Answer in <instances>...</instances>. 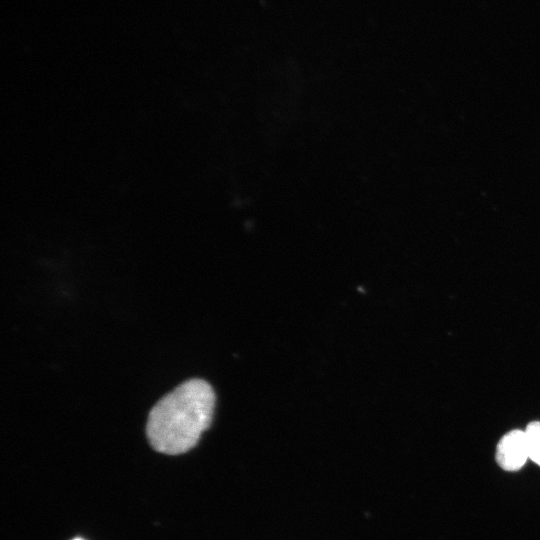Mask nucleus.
<instances>
[{"label":"nucleus","instance_id":"nucleus-1","mask_svg":"<svg viewBox=\"0 0 540 540\" xmlns=\"http://www.w3.org/2000/svg\"><path fill=\"white\" fill-rule=\"evenodd\" d=\"M215 393L202 379L187 380L150 410L146 434L156 451L178 455L192 449L211 424Z\"/></svg>","mask_w":540,"mask_h":540},{"label":"nucleus","instance_id":"nucleus-2","mask_svg":"<svg viewBox=\"0 0 540 540\" xmlns=\"http://www.w3.org/2000/svg\"><path fill=\"white\" fill-rule=\"evenodd\" d=\"M528 458L524 431L515 429L500 439L497 445L496 460L503 470L517 471L523 467Z\"/></svg>","mask_w":540,"mask_h":540},{"label":"nucleus","instance_id":"nucleus-3","mask_svg":"<svg viewBox=\"0 0 540 540\" xmlns=\"http://www.w3.org/2000/svg\"><path fill=\"white\" fill-rule=\"evenodd\" d=\"M524 432L529 459L540 466V422L529 423Z\"/></svg>","mask_w":540,"mask_h":540},{"label":"nucleus","instance_id":"nucleus-4","mask_svg":"<svg viewBox=\"0 0 540 540\" xmlns=\"http://www.w3.org/2000/svg\"><path fill=\"white\" fill-rule=\"evenodd\" d=\"M73 540H84V539H82V538H75V539H73Z\"/></svg>","mask_w":540,"mask_h":540}]
</instances>
